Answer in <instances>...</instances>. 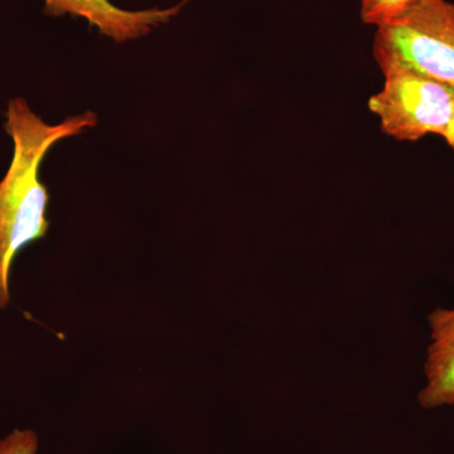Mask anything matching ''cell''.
<instances>
[{"label":"cell","mask_w":454,"mask_h":454,"mask_svg":"<svg viewBox=\"0 0 454 454\" xmlns=\"http://www.w3.org/2000/svg\"><path fill=\"white\" fill-rule=\"evenodd\" d=\"M46 13L52 17L70 14L83 18L90 25L115 42L138 40L154 27L169 22L182 5L167 9L127 11L114 5L110 0H44Z\"/></svg>","instance_id":"obj_4"},{"label":"cell","mask_w":454,"mask_h":454,"mask_svg":"<svg viewBox=\"0 0 454 454\" xmlns=\"http://www.w3.org/2000/svg\"><path fill=\"white\" fill-rule=\"evenodd\" d=\"M417 0H360V16L364 23L379 27L389 22Z\"/></svg>","instance_id":"obj_6"},{"label":"cell","mask_w":454,"mask_h":454,"mask_svg":"<svg viewBox=\"0 0 454 454\" xmlns=\"http://www.w3.org/2000/svg\"><path fill=\"white\" fill-rule=\"evenodd\" d=\"M98 124L92 112L49 124L23 98L9 101L5 130L13 140L11 166L0 181V310L11 303V269L18 253L49 231L50 193L41 182L44 157L59 140L79 136Z\"/></svg>","instance_id":"obj_1"},{"label":"cell","mask_w":454,"mask_h":454,"mask_svg":"<svg viewBox=\"0 0 454 454\" xmlns=\"http://www.w3.org/2000/svg\"><path fill=\"white\" fill-rule=\"evenodd\" d=\"M372 53L382 74L411 68L454 89V3L417 0L376 27Z\"/></svg>","instance_id":"obj_2"},{"label":"cell","mask_w":454,"mask_h":454,"mask_svg":"<svg viewBox=\"0 0 454 454\" xmlns=\"http://www.w3.org/2000/svg\"><path fill=\"white\" fill-rule=\"evenodd\" d=\"M38 434L32 429H14L0 438V454H37Z\"/></svg>","instance_id":"obj_7"},{"label":"cell","mask_w":454,"mask_h":454,"mask_svg":"<svg viewBox=\"0 0 454 454\" xmlns=\"http://www.w3.org/2000/svg\"><path fill=\"white\" fill-rule=\"evenodd\" d=\"M428 324L426 387L418 395V402L426 409L454 405V309H435L428 316Z\"/></svg>","instance_id":"obj_5"},{"label":"cell","mask_w":454,"mask_h":454,"mask_svg":"<svg viewBox=\"0 0 454 454\" xmlns=\"http://www.w3.org/2000/svg\"><path fill=\"white\" fill-rule=\"evenodd\" d=\"M444 140H446L447 145L450 146V148L454 149V121L452 124L450 125L446 134L443 136Z\"/></svg>","instance_id":"obj_8"},{"label":"cell","mask_w":454,"mask_h":454,"mask_svg":"<svg viewBox=\"0 0 454 454\" xmlns=\"http://www.w3.org/2000/svg\"><path fill=\"white\" fill-rule=\"evenodd\" d=\"M384 86L369 100L370 112L380 119L381 130L399 142L443 137L454 121V89L411 68L382 74Z\"/></svg>","instance_id":"obj_3"}]
</instances>
